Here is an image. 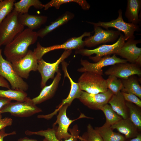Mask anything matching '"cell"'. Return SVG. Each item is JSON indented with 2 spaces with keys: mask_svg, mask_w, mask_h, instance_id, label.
<instances>
[{
  "mask_svg": "<svg viewBox=\"0 0 141 141\" xmlns=\"http://www.w3.org/2000/svg\"><path fill=\"white\" fill-rule=\"evenodd\" d=\"M38 37L37 32L26 28L5 46L3 52L6 60L11 63L24 57L29 46L35 43Z\"/></svg>",
  "mask_w": 141,
  "mask_h": 141,
  "instance_id": "cell-1",
  "label": "cell"
},
{
  "mask_svg": "<svg viewBox=\"0 0 141 141\" xmlns=\"http://www.w3.org/2000/svg\"><path fill=\"white\" fill-rule=\"evenodd\" d=\"M18 13L14 9L0 24V48L11 42L24 30L18 21Z\"/></svg>",
  "mask_w": 141,
  "mask_h": 141,
  "instance_id": "cell-2",
  "label": "cell"
},
{
  "mask_svg": "<svg viewBox=\"0 0 141 141\" xmlns=\"http://www.w3.org/2000/svg\"><path fill=\"white\" fill-rule=\"evenodd\" d=\"M78 83L82 91L90 94H96L108 90L106 80L102 75L92 72H83Z\"/></svg>",
  "mask_w": 141,
  "mask_h": 141,
  "instance_id": "cell-3",
  "label": "cell"
},
{
  "mask_svg": "<svg viewBox=\"0 0 141 141\" xmlns=\"http://www.w3.org/2000/svg\"><path fill=\"white\" fill-rule=\"evenodd\" d=\"M125 41L124 35L121 33L118 40L112 44L101 45L93 49L83 48L76 50L75 53L83 56H89L90 59L96 62L104 56L111 54L116 55Z\"/></svg>",
  "mask_w": 141,
  "mask_h": 141,
  "instance_id": "cell-4",
  "label": "cell"
},
{
  "mask_svg": "<svg viewBox=\"0 0 141 141\" xmlns=\"http://www.w3.org/2000/svg\"><path fill=\"white\" fill-rule=\"evenodd\" d=\"M42 111L41 109L33 103L32 99L27 97L24 101L9 103L0 110V114L9 113L16 117H27Z\"/></svg>",
  "mask_w": 141,
  "mask_h": 141,
  "instance_id": "cell-5",
  "label": "cell"
},
{
  "mask_svg": "<svg viewBox=\"0 0 141 141\" xmlns=\"http://www.w3.org/2000/svg\"><path fill=\"white\" fill-rule=\"evenodd\" d=\"M91 33L90 32H85L81 36L78 37H72L62 44L48 47L42 46L39 42H38L37 47L34 49L33 51L38 60L42 58L43 55L47 53L55 50L63 49L65 50H76L83 49L85 44L83 38L86 36H90Z\"/></svg>",
  "mask_w": 141,
  "mask_h": 141,
  "instance_id": "cell-6",
  "label": "cell"
},
{
  "mask_svg": "<svg viewBox=\"0 0 141 141\" xmlns=\"http://www.w3.org/2000/svg\"><path fill=\"white\" fill-rule=\"evenodd\" d=\"M2 52L0 48V75L9 82L11 89L25 92L28 89V85L15 71L11 63L3 57Z\"/></svg>",
  "mask_w": 141,
  "mask_h": 141,
  "instance_id": "cell-7",
  "label": "cell"
},
{
  "mask_svg": "<svg viewBox=\"0 0 141 141\" xmlns=\"http://www.w3.org/2000/svg\"><path fill=\"white\" fill-rule=\"evenodd\" d=\"M118 13V18L109 22L99 21L96 23L87 22L93 26L102 27L106 30H108L110 27L117 29L118 31H121L124 33L125 41L134 39L135 37L134 33L135 32L139 30V25L125 22L123 19L121 9H119Z\"/></svg>",
  "mask_w": 141,
  "mask_h": 141,
  "instance_id": "cell-8",
  "label": "cell"
},
{
  "mask_svg": "<svg viewBox=\"0 0 141 141\" xmlns=\"http://www.w3.org/2000/svg\"><path fill=\"white\" fill-rule=\"evenodd\" d=\"M69 106L68 104H65L60 108L56 109L53 113L46 115L47 118L50 119L59 111L56 120L53 126L58 124V127L55 131V135L57 139L60 140H67L71 137L70 134L68 132L69 127L72 122L77 119L72 120L67 117L66 111Z\"/></svg>",
  "mask_w": 141,
  "mask_h": 141,
  "instance_id": "cell-9",
  "label": "cell"
},
{
  "mask_svg": "<svg viewBox=\"0 0 141 141\" xmlns=\"http://www.w3.org/2000/svg\"><path fill=\"white\" fill-rule=\"evenodd\" d=\"M127 62L126 60L117 57L115 54H113L112 56L109 55L103 57L98 61L94 63L90 62L86 60L81 59L80 64L83 67L78 69L77 70L82 73L92 72L102 75L103 74L102 69L103 67Z\"/></svg>",
  "mask_w": 141,
  "mask_h": 141,
  "instance_id": "cell-10",
  "label": "cell"
},
{
  "mask_svg": "<svg viewBox=\"0 0 141 141\" xmlns=\"http://www.w3.org/2000/svg\"><path fill=\"white\" fill-rule=\"evenodd\" d=\"M72 52V50H65L59 58L53 63L46 62L42 58L38 60L37 70L41 76L40 87L42 88L45 86L49 79L54 78L55 73L59 70L58 67L60 64L68 57Z\"/></svg>",
  "mask_w": 141,
  "mask_h": 141,
  "instance_id": "cell-11",
  "label": "cell"
},
{
  "mask_svg": "<svg viewBox=\"0 0 141 141\" xmlns=\"http://www.w3.org/2000/svg\"><path fill=\"white\" fill-rule=\"evenodd\" d=\"M38 61L34 52L29 50L24 57L11 63L14 69L20 77L27 79L31 71L37 70Z\"/></svg>",
  "mask_w": 141,
  "mask_h": 141,
  "instance_id": "cell-12",
  "label": "cell"
},
{
  "mask_svg": "<svg viewBox=\"0 0 141 141\" xmlns=\"http://www.w3.org/2000/svg\"><path fill=\"white\" fill-rule=\"evenodd\" d=\"M94 34L86 38L84 40L85 46H95L102 43L113 42L116 40L121 33L119 31L104 30L101 27L93 26Z\"/></svg>",
  "mask_w": 141,
  "mask_h": 141,
  "instance_id": "cell-13",
  "label": "cell"
},
{
  "mask_svg": "<svg viewBox=\"0 0 141 141\" xmlns=\"http://www.w3.org/2000/svg\"><path fill=\"white\" fill-rule=\"evenodd\" d=\"M113 94L108 89L105 92L96 94H90L82 91L79 99L88 108L94 110H100L101 108L108 103Z\"/></svg>",
  "mask_w": 141,
  "mask_h": 141,
  "instance_id": "cell-14",
  "label": "cell"
},
{
  "mask_svg": "<svg viewBox=\"0 0 141 141\" xmlns=\"http://www.w3.org/2000/svg\"><path fill=\"white\" fill-rule=\"evenodd\" d=\"M141 66L136 63L128 62L119 63L111 66L105 72L106 75H113L118 78L125 79L129 77L141 75Z\"/></svg>",
  "mask_w": 141,
  "mask_h": 141,
  "instance_id": "cell-15",
  "label": "cell"
},
{
  "mask_svg": "<svg viewBox=\"0 0 141 141\" xmlns=\"http://www.w3.org/2000/svg\"><path fill=\"white\" fill-rule=\"evenodd\" d=\"M141 42V39H131L126 41L116 55L126 60L127 62L141 66V48L137 45Z\"/></svg>",
  "mask_w": 141,
  "mask_h": 141,
  "instance_id": "cell-16",
  "label": "cell"
},
{
  "mask_svg": "<svg viewBox=\"0 0 141 141\" xmlns=\"http://www.w3.org/2000/svg\"><path fill=\"white\" fill-rule=\"evenodd\" d=\"M56 128L53 126L52 128H48L45 130H41L37 131H33L27 130L25 134L29 136L37 135L44 137L46 141H78L83 139L82 137L79 135L80 131L77 125H74L72 128H69L68 131L71 135V137L68 139L65 140H60L57 139L55 135V131Z\"/></svg>",
  "mask_w": 141,
  "mask_h": 141,
  "instance_id": "cell-17",
  "label": "cell"
},
{
  "mask_svg": "<svg viewBox=\"0 0 141 141\" xmlns=\"http://www.w3.org/2000/svg\"><path fill=\"white\" fill-rule=\"evenodd\" d=\"M113 130L116 129L119 133L123 135L126 139L132 138L141 133L129 118L122 119L111 126Z\"/></svg>",
  "mask_w": 141,
  "mask_h": 141,
  "instance_id": "cell-18",
  "label": "cell"
},
{
  "mask_svg": "<svg viewBox=\"0 0 141 141\" xmlns=\"http://www.w3.org/2000/svg\"><path fill=\"white\" fill-rule=\"evenodd\" d=\"M47 19L46 16L31 15L28 13H18L17 16L18 21L20 24L33 31L40 28L45 23Z\"/></svg>",
  "mask_w": 141,
  "mask_h": 141,
  "instance_id": "cell-19",
  "label": "cell"
},
{
  "mask_svg": "<svg viewBox=\"0 0 141 141\" xmlns=\"http://www.w3.org/2000/svg\"><path fill=\"white\" fill-rule=\"evenodd\" d=\"M61 75L59 70L57 73V74L52 83L49 85H45L38 96L32 99L35 104L36 105L41 103L51 98L54 96L61 79Z\"/></svg>",
  "mask_w": 141,
  "mask_h": 141,
  "instance_id": "cell-20",
  "label": "cell"
},
{
  "mask_svg": "<svg viewBox=\"0 0 141 141\" xmlns=\"http://www.w3.org/2000/svg\"><path fill=\"white\" fill-rule=\"evenodd\" d=\"M61 63L62 69L64 72V77H67L69 79L71 84V88L68 97L66 99L63 100L61 104L57 109L60 108L65 104H68L69 106L74 99L79 98L82 91L79 83L74 82L70 76L67 69L68 66L67 63L64 61Z\"/></svg>",
  "mask_w": 141,
  "mask_h": 141,
  "instance_id": "cell-21",
  "label": "cell"
},
{
  "mask_svg": "<svg viewBox=\"0 0 141 141\" xmlns=\"http://www.w3.org/2000/svg\"><path fill=\"white\" fill-rule=\"evenodd\" d=\"M113 109L123 119L129 118L128 110L121 91L113 94L108 102Z\"/></svg>",
  "mask_w": 141,
  "mask_h": 141,
  "instance_id": "cell-22",
  "label": "cell"
},
{
  "mask_svg": "<svg viewBox=\"0 0 141 141\" xmlns=\"http://www.w3.org/2000/svg\"><path fill=\"white\" fill-rule=\"evenodd\" d=\"M73 13L68 11L66 12L49 25L39 30L37 32L38 37L42 38L59 26L66 23L74 17Z\"/></svg>",
  "mask_w": 141,
  "mask_h": 141,
  "instance_id": "cell-23",
  "label": "cell"
},
{
  "mask_svg": "<svg viewBox=\"0 0 141 141\" xmlns=\"http://www.w3.org/2000/svg\"><path fill=\"white\" fill-rule=\"evenodd\" d=\"M141 8V0L127 1L125 16L129 23L138 25L140 21L139 13Z\"/></svg>",
  "mask_w": 141,
  "mask_h": 141,
  "instance_id": "cell-24",
  "label": "cell"
},
{
  "mask_svg": "<svg viewBox=\"0 0 141 141\" xmlns=\"http://www.w3.org/2000/svg\"><path fill=\"white\" fill-rule=\"evenodd\" d=\"M122 84L121 92L134 94L141 99V86L138 78L135 75L121 79Z\"/></svg>",
  "mask_w": 141,
  "mask_h": 141,
  "instance_id": "cell-25",
  "label": "cell"
},
{
  "mask_svg": "<svg viewBox=\"0 0 141 141\" xmlns=\"http://www.w3.org/2000/svg\"><path fill=\"white\" fill-rule=\"evenodd\" d=\"M94 129L104 141H124L126 139L123 135L114 132L111 126L105 123L102 126L96 127Z\"/></svg>",
  "mask_w": 141,
  "mask_h": 141,
  "instance_id": "cell-26",
  "label": "cell"
},
{
  "mask_svg": "<svg viewBox=\"0 0 141 141\" xmlns=\"http://www.w3.org/2000/svg\"><path fill=\"white\" fill-rule=\"evenodd\" d=\"M43 4L38 0H21L15 3L14 10L18 13H27L31 7L41 9L43 8Z\"/></svg>",
  "mask_w": 141,
  "mask_h": 141,
  "instance_id": "cell-27",
  "label": "cell"
},
{
  "mask_svg": "<svg viewBox=\"0 0 141 141\" xmlns=\"http://www.w3.org/2000/svg\"><path fill=\"white\" fill-rule=\"evenodd\" d=\"M126 102L128 109L129 118L141 132V107L132 103Z\"/></svg>",
  "mask_w": 141,
  "mask_h": 141,
  "instance_id": "cell-28",
  "label": "cell"
},
{
  "mask_svg": "<svg viewBox=\"0 0 141 141\" xmlns=\"http://www.w3.org/2000/svg\"><path fill=\"white\" fill-rule=\"evenodd\" d=\"M70 2L77 3L83 10H89L90 7V4L85 0H52L45 4H43V7L45 10L53 7L58 9L62 4Z\"/></svg>",
  "mask_w": 141,
  "mask_h": 141,
  "instance_id": "cell-29",
  "label": "cell"
},
{
  "mask_svg": "<svg viewBox=\"0 0 141 141\" xmlns=\"http://www.w3.org/2000/svg\"><path fill=\"white\" fill-rule=\"evenodd\" d=\"M27 95L25 92L20 90L10 89L7 90H0V97L16 101H25L27 97Z\"/></svg>",
  "mask_w": 141,
  "mask_h": 141,
  "instance_id": "cell-30",
  "label": "cell"
},
{
  "mask_svg": "<svg viewBox=\"0 0 141 141\" xmlns=\"http://www.w3.org/2000/svg\"><path fill=\"white\" fill-rule=\"evenodd\" d=\"M100 110L103 112L105 115L106 120L105 123L110 126L122 119L113 109L108 103L101 108Z\"/></svg>",
  "mask_w": 141,
  "mask_h": 141,
  "instance_id": "cell-31",
  "label": "cell"
},
{
  "mask_svg": "<svg viewBox=\"0 0 141 141\" xmlns=\"http://www.w3.org/2000/svg\"><path fill=\"white\" fill-rule=\"evenodd\" d=\"M108 89L110 90L114 94H116L122 89L123 85L121 79L113 75H109L106 80Z\"/></svg>",
  "mask_w": 141,
  "mask_h": 141,
  "instance_id": "cell-32",
  "label": "cell"
},
{
  "mask_svg": "<svg viewBox=\"0 0 141 141\" xmlns=\"http://www.w3.org/2000/svg\"><path fill=\"white\" fill-rule=\"evenodd\" d=\"M15 0H2L0 2V24L13 10Z\"/></svg>",
  "mask_w": 141,
  "mask_h": 141,
  "instance_id": "cell-33",
  "label": "cell"
},
{
  "mask_svg": "<svg viewBox=\"0 0 141 141\" xmlns=\"http://www.w3.org/2000/svg\"><path fill=\"white\" fill-rule=\"evenodd\" d=\"M87 141H104L99 134L89 124L87 126V132L84 135Z\"/></svg>",
  "mask_w": 141,
  "mask_h": 141,
  "instance_id": "cell-34",
  "label": "cell"
},
{
  "mask_svg": "<svg viewBox=\"0 0 141 141\" xmlns=\"http://www.w3.org/2000/svg\"><path fill=\"white\" fill-rule=\"evenodd\" d=\"M121 92L126 101L132 103L141 107V100L138 97L133 94Z\"/></svg>",
  "mask_w": 141,
  "mask_h": 141,
  "instance_id": "cell-35",
  "label": "cell"
},
{
  "mask_svg": "<svg viewBox=\"0 0 141 141\" xmlns=\"http://www.w3.org/2000/svg\"><path fill=\"white\" fill-rule=\"evenodd\" d=\"M13 122L11 118L6 117L2 118L1 114H0V131L7 126L11 125Z\"/></svg>",
  "mask_w": 141,
  "mask_h": 141,
  "instance_id": "cell-36",
  "label": "cell"
},
{
  "mask_svg": "<svg viewBox=\"0 0 141 141\" xmlns=\"http://www.w3.org/2000/svg\"><path fill=\"white\" fill-rule=\"evenodd\" d=\"M16 134V132L15 131L10 133H6L5 132V128H4L0 131V141H3L4 138L6 136Z\"/></svg>",
  "mask_w": 141,
  "mask_h": 141,
  "instance_id": "cell-37",
  "label": "cell"
},
{
  "mask_svg": "<svg viewBox=\"0 0 141 141\" xmlns=\"http://www.w3.org/2000/svg\"><path fill=\"white\" fill-rule=\"evenodd\" d=\"M0 86L10 89V85L6 80L0 75Z\"/></svg>",
  "mask_w": 141,
  "mask_h": 141,
  "instance_id": "cell-38",
  "label": "cell"
},
{
  "mask_svg": "<svg viewBox=\"0 0 141 141\" xmlns=\"http://www.w3.org/2000/svg\"><path fill=\"white\" fill-rule=\"evenodd\" d=\"M11 100L5 98L0 97V110L4 106L11 102Z\"/></svg>",
  "mask_w": 141,
  "mask_h": 141,
  "instance_id": "cell-39",
  "label": "cell"
},
{
  "mask_svg": "<svg viewBox=\"0 0 141 141\" xmlns=\"http://www.w3.org/2000/svg\"><path fill=\"white\" fill-rule=\"evenodd\" d=\"M124 141H141V133L135 138L130 139H126Z\"/></svg>",
  "mask_w": 141,
  "mask_h": 141,
  "instance_id": "cell-40",
  "label": "cell"
},
{
  "mask_svg": "<svg viewBox=\"0 0 141 141\" xmlns=\"http://www.w3.org/2000/svg\"><path fill=\"white\" fill-rule=\"evenodd\" d=\"M17 141H39L36 139L30 138L27 137L21 138L19 139ZM42 141H46L44 139Z\"/></svg>",
  "mask_w": 141,
  "mask_h": 141,
  "instance_id": "cell-41",
  "label": "cell"
},
{
  "mask_svg": "<svg viewBox=\"0 0 141 141\" xmlns=\"http://www.w3.org/2000/svg\"><path fill=\"white\" fill-rule=\"evenodd\" d=\"M82 137L84 138V140L83 141H87L85 137L84 136V135H83ZM79 141L78 140V141H80V139H79Z\"/></svg>",
  "mask_w": 141,
  "mask_h": 141,
  "instance_id": "cell-42",
  "label": "cell"
},
{
  "mask_svg": "<svg viewBox=\"0 0 141 141\" xmlns=\"http://www.w3.org/2000/svg\"><path fill=\"white\" fill-rule=\"evenodd\" d=\"M2 0H0V2H1V1Z\"/></svg>",
  "mask_w": 141,
  "mask_h": 141,
  "instance_id": "cell-43",
  "label": "cell"
}]
</instances>
